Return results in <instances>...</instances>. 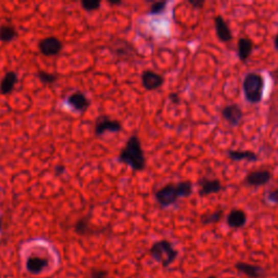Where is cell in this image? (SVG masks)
Segmentation results:
<instances>
[{
    "label": "cell",
    "mask_w": 278,
    "mask_h": 278,
    "mask_svg": "<svg viewBox=\"0 0 278 278\" xmlns=\"http://www.w3.org/2000/svg\"><path fill=\"white\" fill-rule=\"evenodd\" d=\"M119 160L135 172L143 171L146 167V158L142 148V144L136 135L130 136L126 145L122 149Z\"/></svg>",
    "instance_id": "6da1fadb"
},
{
    "label": "cell",
    "mask_w": 278,
    "mask_h": 278,
    "mask_svg": "<svg viewBox=\"0 0 278 278\" xmlns=\"http://www.w3.org/2000/svg\"><path fill=\"white\" fill-rule=\"evenodd\" d=\"M242 90L246 100L251 104H258L263 99L264 91V78L263 76L250 72L246 74L242 82Z\"/></svg>",
    "instance_id": "7a4b0ae2"
},
{
    "label": "cell",
    "mask_w": 278,
    "mask_h": 278,
    "mask_svg": "<svg viewBox=\"0 0 278 278\" xmlns=\"http://www.w3.org/2000/svg\"><path fill=\"white\" fill-rule=\"evenodd\" d=\"M150 256L156 262L160 263L162 267L167 268L172 265L178 257V251L174 248L172 242L162 239L155 241L150 248Z\"/></svg>",
    "instance_id": "3957f363"
},
{
    "label": "cell",
    "mask_w": 278,
    "mask_h": 278,
    "mask_svg": "<svg viewBox=\"0 0 278 278\" xmlns=\"http://www.w3.org/2000/svg\"><path fill=\"white\" fill-rule=\"evenodd\" d=\"M179 194L177 186L174 184H169L162 187L155 193V199L162 207H168L177 202L179 199Z\"/></svg>",
    "instance_id": "277c9868"
},
{
    "label": "cell",
    "mask_w": 278,
    "mask_h": 278,
    "mask_svg": "<svg viewBox=\"0 0 278 278\" xmlns=\"http://www.w3.org/2000/svg\"><path fill=\"white\" fill-rule=\"evenodd\" d=\"M122 130V124L117 120H111L108 117H100L96 121L95 133L102 136L104 133H118Z\"/></svg>",
    "instance_id": "5b68a950"
},
{
    "label": "cell",
    "mask_w": 278,
    "mask_h": 278,
    "mask_svg": "<svg viewBox=\"0 0 278 278\" xmlns=\"http://www.w3.org/2000/svg\"><path fill=\"white\" fill-rule=\"evenodd\" d=\"M272 179V173L268 170H256L249 172L245 178V184L252 187L264 186Z\"/></svg>",
    "instance_id": "8992f818"
},
{
    "label": "cell",
    "mask_w": 278,
    "mask_h": 278,
    "mask_svg": "<svg viewBox=\"0 0 278 278\" xmlns=\"http://www.w3.org/2000/svg\"><path fill=\"white\" fill-rule=\"evenodd\" d=\"M38 48L42 55L45 56H57L63 48L62 42L57 37H46L39 41Z\"/></svg>",
    "instance_id": "52a82bcc"
},
{
    "label": "cell",
    "mask_w": 278,
    "mask_h": 278,
    "mask_svg": "<svg viewBox=\"0 0 278 278\" xmlns=\"http://www.w3.org/2000/svg\"><path fill=\"white\" fill-rule=\"evenodd\" d=\"M222 118L231 126L239 125L243 119V112L236 103H230L222 110Z\"/></svg>",
    "instance_id": "ba28073f"
},
{
    "label": "cell",
    "mask_w": 278,
    "mask_h": 278,
    "mask_svg": "<svg viewBox=\"0 0 278 278\" xmlns=\"http://www.w3.org/2000/svg\"><path fill=\"white\" fill-rule=\"evenodd\" d=\"M235 268L248 278H264L267 275L266 271L262 266L247 262H237L235 264Z\"/></svg>",
    "instance_id": "9c48e42d"
},
{
    "label": "cell",
    "mask_w": 278,
    "mask_h": 278,
    "mask_svg": "<svg viewBox=\"0 0 278 278\" xmlns=\"http://www.w3.org/2000/svg\"><path fill=\"white\" fill-rule=\"evenodd\" d=\"M198 185H199V195L202 197L217 194L223 189L222 182L216 178L202 177L201 179H199Z\"/></svg>",
    "instance_id": "30bf717a"
},
{
    "label": "cell",
    "mask_w": 278,
    "mask_h": 278,
    "mask_svg": "<svg viewBox=\"0 0 278 278\" xmlns=\"http://www.w3.org/2000/svg\"><path fill=\"white\" fill-rule=\"evenodd\" d=\"M142 83L147 90H155L164 84V78L160 74L147 70L142 75Z\"/></svg>",
    "instance_id": "8fae6325"
},
{
    "label": "cell",
    "mask_w": 278,
    "mask_h": 278,
    "mask_svg": "<svg viewBox=\"0 0 278 278\" xmlns=\"http://www.w3.org/2000/svg\"><path fill=\"white\" fill-rule=\"evenodd\" d=\"M214 26L216 36L222 42H228L233 39V33L229 26L221 15H216L214 17Z\"/></svg>",
    "instance_id": "7c38bea8"
},
{
    "label": "cell",
    "mask_w": 278,
    "mask_h": 278,
    "mask_svg": "<svg viewBox=\"0 0 278 278\" xmlns=\"http://www.w3.org/2000/svg\"><path fill=\"white\" fill-rule=\"evenodd\" d=\"M48 266V260L39 256H30L25 262V267L32 275H38Z\"/></svg>",
    "instance_id": "4fadbf2b"
},
{
    "label": "cell",
    "mask_w": 278,
    "mask_h": 278,
    "mask_svg": "<svg viewBox=\"0 0 278 278\" xmlns=\"http://www.w3.org/2000/svg\"><path fill=\"white\" fill-rule=\"evenodd\" d=\"M70 107H72L75 111L84 113L90 106L89 99L86 97L83 92H73L66 99Z\"/></svg>",
    "instance_id": "5bb4252c"
},
{
    "label": "cell",
    "mask_w": 278,
    "mask_h": 278,
    "mask_svg": "<svg viewBox=\"0 0 278 278\" xmlns=\"http://www.w3.org/2000/svg\"><path fill=\"white\" fill-rule=\"evenodd\" d=\"M226 223L228 227L234 229L242 228L247 223V214L240 208H233V210L226 216Z\"/></svg>",
    "instance_id": "9a60e30c"
},
{
    "label": "cell",
    "mask_w": 278,
    "mask_h": 278,
    "mask_svg": "<svg viewBox=\"0 0 278 278\" xmlns=\"http://www.w3.org/2000/svg\"><path fill=\"white\" fill-rule=\"evenodd\" d=\"M226 154L229 159L234 161H247V162H256L259 160V155L254 153L253 151H249V150H227L226 151Z\"/></svg>",
    "instance_id": "2e32d148"
},
{
    "label": "cell",
    "mask_w": 278,
    "mask_h": 278,
    "mask_svg": "<svg viewBox=\"0 0 278 278\" xmlns=\"http://www.w3.org/2000/svg\"><path fill=\"white\" fill-rule=\"evenodd\" d=\"M16 82H17L16 73L13 71L7 72L2 80V83H0V92L3 95L11 94L14 89Z\"/></svg>",
    "instance_id": "e0dca14e"
},
{
    "label": "cell",
    "mask_w": 278,
    "mask_h": 278,
    "mask_svg": "<svg viewBox=\"0 0 278 278\" xmlns=\"http://www.w3.org/2000/svg\"><path fill=\"white\" fill-rule=\"evenodd\" d=\"M238 57L241 62H247V60L251 56V52L253 50V42L249 38L242 37L238 40Z\"/></svg>",
    "instance_id": "ac0fdd59"
},
{
    "label": "cell",
    "mask_w": 278,
    "mask_h": 278,
    "mask_svg": "<svg viewBox=\"0 0 278 278\" xmlns=\"http://www.w3.org/2000/svg\"><path fill=\"white\" fill-rule=\"evenodd\" d=\"M224 215V211L222 208H216V210L212 212H207L200 217V223L202 225H211V224H217Z\"/></svg>",
    "instance_id": "d6986e66"
},
{
    "label": "cell",
    "mask_w": 278,
    "mask_h": 278,
    "mask_svg": "<svg viewBox=\"0 0 278 278\" xmlns=\"http://www.w3.org/2000/svg\"><path fill=\"white\" fill-rule=\"evenodd\" d=\"M16 36V31L11 25H3L0 28V40L3 42H10Z\"/></svg>",
    "instance_id": "ffe728a7"
},
{
    "label": "cell",
    "mask_w": 278,
    "mask_h": 278,
    "mask_svg": "<svg viewBox=\"0 0 278 278\" xmlns=\"http://www.w3.org/2000/svg\"><path fill=\"white\" fill-rule=\"evenodd\" d=\"M74 230H75L76 234L81 235V236H85V235L89 234L91 231L89 221L87 219L78 220L74 225Z\"/></svg>",
    "instance_id": "44dd1931"
},
{
    "label": "cell",
    "mask_w": 278,
    "mask_h": 278,
    "mask_svg": "<svg viewBox=\"0 0 278 278\" xmlns=\"http://www.w3.org/2000/svg\"><path fill=\"white\" fill-rule=\"evenodd\" d=\"M177 186V190L180 198H188L191 195H193V184H191V181H180L178 184H176Z\"/></svg>",
    "instance_id": "7402d4cb"
},
{
    "label": "cell",
    "mask_w": 278,
    "mask_h": 278,
    "mask_svg": "<svg viewBox=\"0 0 278 278\" xmlns=\"http://www.w3.org/2000/svg\"><path fill=\"white\" fill-rule=\"evenodd\" d=\"M37 76L42 83H46V84H51L58 80V75L51 74V73H48L45 71H39L37 73Z\"/></svg>",
    "instance_id": "603a6c76"
},
{
    "label": "cell",
    "mask_w": 278,
    "mask_h": 278,
    "mask_svg": "<svg viewBox=\"0 0 278 278\" xmlns=\"http://www.w3.org/2000/svg\"><path fill=\"white\" fill-rule=\"evenodd\" d=\"M167 6H168V2H155L152 4L150 10H149V13L154 14V15L160 14L165 10Z\"/></svg>",
    "instance_id": "cb8c5ba5"
},
{
    "label": "cell",
    "mask_w": 278,
    "mask_h": 278,
    "mask_svg": "<svg viewBox=\"0 0 278 278\" xmlns=\"http://www.w3.org/2000/svg\"><path fill=\"white\" fill-rule=\"evenodd\" d=\"M82 7L85 9L86 11H95L100 7L99 2H90V0H84L82 2Z\"/></svg>",
    "instance_id": "d4e9b609"
},
{
    "label": "cell",
    "mask_w": 278,
    "mask_h": 278,
    "mask_svg": "<svg viewBox=\"0 0 278 278\" xmlns=\"http://www.w3.org/2000/svg\"><path fill=\"white\" fill-rule=\"evenodd\" d=\"M109 272L102 268H92L90 271V278H107Z\"/></svg>",
    "instance_id": "484cf974"
},
{
    "label": "cell",
    "mask_w": 278,
    "mask_h": 278,
    "mask_svg": "<svg viewBox=\"0 0 278 278\" xmlns=\"http://www.w3.org/2000/svg\"><path fill=\"white\" fill-rule=\"evenodd\" d=\"M267 200L272 203H278V188H274L268 191Z\"/></svg>",
    "instance_id": "4316f807"
},
{
    "label": "cell",
    "mask_w": 278,
    "mask_h": 278,
    "mask_svg": "<svg viewBox=\"0 0 278 278\" xmlns=\"http://www.w3.org/2000/svg\"><path fill=\"white\" fill-rule=\"evenodd\" d=\"M189 4L196 9H202L205 3L203 2V0H189Z\"/></svg>",
    "instance_id": "83f0119b"
},
{
    "label": "cell",
    "mask_w": 278,
    "mask_h": 278,
    "mask_svg": "<svg viewBox=\"0 0 278 278\" xmlns=\"http://www.w3.org/2000/svg\"><path fill=\"white\" fill-rule=\"evenodd\" d=\"M170 100L174 103V104H178L180 102V98L177 94H171L170 95Z\"/></svg>",
    "instance_id": "f1b7e54d"
},
{
    "label": "cell",
    "mask_w": 278,
    "mask_h": 278,
    "mask_svg": "<svg viewBox=\"0 0 278 278\" xmlns=\"http://www.w3.org/2000/svg\"><path fill=\"white\" fill-rule=\"evenodd\" d=\"M274 45H275V48H276V50L278 51V34L276 35V37H275V40H274Z\"/></svg>",
    "instance_id": "f546056e"
},
{
    "label": "cell",
    "mask_w": 278,
    "mask_h": 278,
    "mask_svg": "<svg viewBox=\"0 0 278 278\" xmlns=\"http://www.w3.org/2000/svg\"><path fill=\"white\" fill-rule=\"evenodd\" d=\"M64 171V168L63 167H59L58 169H57V172H58V174H60L61 172H63Z\"/></svg>",
    "instance_id": "4dcf8cb0"
},
{
    "label": "cell",
    "mask_w": 278,
    "mask_h": 278,
    "mask_svg": "<svg viewBox=\"0 0 278 278\" xmlns=\"http://www.w3.org/2000/svg\"><path fill=\"white\" fill-rule=\"evenodd\" d=\"M206 278H217V277L214 276V275H211V276H208V277H206Z\"/></svg>",
    "instance_id": "1f68e13d"
},
{
    "label": "cell",
    "mask_w": 278,
    "mask_h": 278,
    "mask_svg": "<svg viewBox=\"0 0 278 278\" xmlns=\"http://www.w3.org/2000/svg\"><path fill=\"white\" fill-rule=\"evenodd\" d=\"M0 229H2V221H0Z\"/></svg>",
    "instance_id": "d6a6232c"
},
{
    "label": "cell",
    "mask_w": 278,
    "mask_h": 278,
    "mask_svg": "<svg viewBox=\"0 0 278 278\" xmlns=\"http://www.w3.org/2000/svg\"><path fill=\"white\" fill-rule=\"evenodd\" d=\"M230 278H234V277H230Z\"/></svg>",
    "instance_id": "836d02e7"
}]
</instances>
